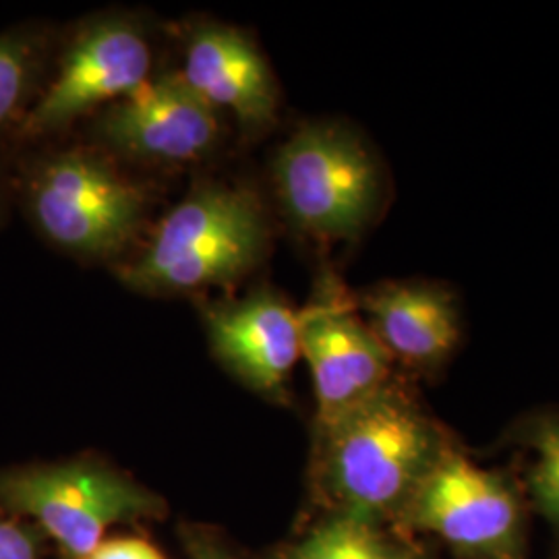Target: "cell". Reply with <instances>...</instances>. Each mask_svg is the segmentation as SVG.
Instances as JSON below:
<instances>
[{
	"instance_id": "6da1fadb",
	"label": "cell",
	"mask_w": 559,
	"mask_h": 559,
	"mask_svg": "<svg viewBox=\"0 0 559 559\" xmlns=\"http://www.w3.org/2000/svg\"><path fill=\"white\" fill-rule=\"evenodd\" d=\"M320 436L330 493L344 514L369 522L411 500L450 448L436 420L394 380L320 427Z\"/></svg>"
},
{
	"instance_id": "7a4b0ae2",
	"label": "cell",
	"mask_w": 559,
	"mask_h": 559,
	"mask_svg": "<svg viewBox=\"0 0 559 559\" xmlns=\"http://www.w3.org/2000/svg\"><path fill=\"white\" fill-rule=\"evenodd\" d=\"M270 226L260 195L237 182H203L177 203L135 260L119 267L140 295H191L228 286L260 265Z\"/></svg>"
},
{
	"instance_id": "3957f363",
	"label": "cell",
	"mask_w": 559,
	"mask_h": 559,
	"mask_svg": "<svg viewBox=\"0 0 559 559\" xmlns=\"http://www.w3.org/2000/svg\"><path fill=\"white\" fill-rule=\"evenodd\" d=\"M272 180L286 221L316 242L362 237L388 193L371 145L338 120L300 124L276 150Z\"/></svg>"
},
{
	"instance_id": "277c9868",
	"label": "cell",
	"mask_w": 559,
	"mask_h": 559,
	"mask_svg": "<svg viewBox=\"0 0 559 559\" xmlns=\"http://www.w3.org/2000/svg\"><path fill=\"white\" fill-rule=\"evenodd\" d=\"M27 212L41 237L81 260L122 255L147 214V195L108 152L67 147L44 156L25 185Z\"/></svg>"
},
{
	"instance_id": "5b68a950",
	"label": "cell",
	"mask_w": 559,
	"mask_h": 559,
	"mask_svg": "<svg viewBox=\"0 0 559 559\" xmlns=\"http://www.w3.org/2000/svg\"><path fill=\"white\" fill-rule=\"evenodd\" d=\"M0 508L38 524L69 559H85L122 520L158 514L160 501L96 462L21 466L0 473Z\"/></svg>"
},
{
	"instance_id": "8992f818",
	"label": "cell",
	"mask_w": 559,
	"mask_h": 559,
	"mask_svg": "<svg viewBox=\"0 0 559 559\" xmlns=\"http://www.w3.org/2000/svg\"><path fill=\"white\" fill-rule=\"evenodd\" d=\"M152 44L140 21L110 13L83 23L23 120L21 135H55L92 110L129 98L152 80Z\"/></svg>"
},
{
	"instance_id": "52a82bcc",
	"label": "cell",
	"mask_w": 559,
	"mask_h": 559,
	"mask_svg": "<svg viewBox=\"0 0 559 559\" xmlns=\"http://www.w3.org/2000/svg\"><path fill=\"white\" fill-rule=\"evenodd\" d=\"M300 357L309 362L318 399V427L376 394L392 378V362L362 318L355 293L332 270H321L299 311Z\"/></svg>"
},
{
	"instance_id": "ba28073f",
	"label": "cell",
	"mask_w": 559,
	"mask_h": 559,
	"mask_svg": "<svg viewBox=\"0 0 559 559\" xmlns=\"http://www.w3.org/2000/svg\"><path fill=\"white\" fill-rule=\"evenodd\" d=\"M406 506L415 526L460 551L489 559H512L519 551L516 496L454 445L445 448Z\"/></svg>"
},
{
	"instance_id": "9c48e42d",
	"label": "cell",
	"mask_w": 559,
	"mask_h": 559,
	"mask_svg": "<svg viewBox=\"0 0 559 559\" xmlns=\"http://www.w3.org/2000/svg\"><path fill=\"white\" fill-rule=\"evenodd\" d=\"M106 152L152 164H191L221 140V112L177 73L147 81L96 119Z\"/></svg>"
},
{
	"instance_id": "30bf717a",
	"label": "cell",
	"mask_w": 559,
	"mask_h": 559,
	"mask_svg": "<svg viewBox=\"0 0 559 559\" xmlns=\"http://www.w3.org/2000/svg\"><path fill=\"white\" fill-rule=\"evenodd\" d=\"M187 81L214 110L228 112L247 138L267 133L278 119V83L253 38L235 25L200 21L182 38Z\"/></svg>"
},
{
	"instance_id": "8fae6325",
	"label": "cell",
	"mask_w": 559,
	"mask_h": 559,
	"mask_svg": "<svg viewBox=\"0 0 559 559\" xmlns=\"http://www.w3.org/2000/svg\"><path fill=\"white\" fill-rule=\"evenodd\" d=\"M214 355L253 392L280 399L300 359L299 311L274 288L201 305Z\"/></svg>"
},
{
	"instance_id": "7c38bea8",
	"label": "cell",
	"mask_w": 559,
	"mask_h": 559,
	"mask_svg": "<svg viewBox=\"0 0 559 559\" xmlns=\"http://www.w3.org/2000/svg\"><path fill=\"white\" fill-rule=\"evenodd\" d=\"M390 359L433 373L454 357L462 340L459 295L436 280H385L355 293Z\"/></svg>"
},
{
	"instance_id": "4fadbf2b",
	"label": "cell",
	"mask_w": 559,
	"mask_h": 559,
	"mask_svg": "<svg viewBox=\"0 0 559 559\" xmlns=\"http://www.w3.org/2000/svg\"><path fill=\"white\" fill-rule=\"evenodd\" d=\"M48 41L36 27L0 34V133L23 124L38 100Z\"/></svg>"
},
{
	"instance_id": "5bb4252c",
	"label": "cell",
	"mask_w": 559,
	"mask_h": 559,
	"mask_svg": "<svg viewBox=\"0 0 559 559\" xmlns=\"http://www.w3.org/2000/svg\"><path fill=\"white\" fill-rule=\"evenodd\" d=\"M286 559H417V556L383 539L373 522L342 514L318 526L288 551Z\"/></svg>"
},
{
	"instance_id": "9a60e30c",
	"label": "cell",
	"mask_w": 559,
	"mask_h": 559,
	"mask_svg": "<svg viewBox=\"0 0 559 559\" xmlns=\"http://www.w3.org/2000/svg\"><path fill=\"white\" fill-rule=\"evenodd\" d=\"M535 452L531 468L533 496L549 519L559 522V419H540L528 433Z\"/></svg>"
},
{
	"instance_id": "2e32d148",
	"label": "cell",
	"mask_w": 559,
	"mask_h": 559,
	"mask_svg": "<svg viewBox=\"0 0 559 559\" xmlns=\"http://www.w3.org/2000/svg\"><path fill=\"white\" fill-rule=\"evenodd\" d=\"M0 559H40V533L0 508Z\"/></svg>"
},
{
	"instance_id": "e0dca14e",
	"label": "cell",
	"mask_w": 559,
	"mask_h": 559,
	"mask_svg": "<svg viewBox=\"0 0 559 559\" xmlns=\"http://www.w3.org/2000/svg\"><path fill=\"white\" fill-rule=\"evenodd\" d=\"M85 559H166L160 551L143 539L104 540Z\"/></svg>"
},
{
	"instance_id": "ac0fdd59",
	"label": "cell",
	"mask_w": 559,
	"mask_h": 559,
	"mask_svg": "<svg viewBox=\"0 0 559 559\" xmlns=\"http://www.w3.org/2000/svg\"><path fill=\"white\" fill-rule=\"evenodd\" d=\"M191 547H193V559H228V556H224L218 547L203 540H193Z\"/></svg>"
}]
</instances>
